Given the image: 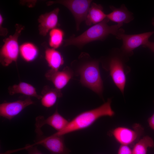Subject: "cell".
Instances as JSON below:
<instances>
[{
  "mask_svg": "<svg viewBox=\"0 0 154 154\" xmlns=\"http://www.w3.org/2000/svg\"><path fill=\"white\" fill-rule=\"evenodd\" d=\"M109 20L107 18L101 22L94 25L81 34L76 36H72L64 40V46H74L81 48L87 44L95 41L104 40L109 35L116 37L125 33L121 28L123 24H117L109 25Z\"/></svg>",
  "mask_w": 154,
  "mask_h": 154,
  "instance_id": "1",
  "label": "cell"
},
{
  "mask_svg": "<svg viewBox=\"0 0 154 154\" xmlns=\"http://www.w3.org/2000/svg\"><path fill=\"white\" fill-rule=\"evenodd\" d=\"M111 99H108L107 102L100 106L81 113L69 121L63 129L54 133L63 136L67 134L88 128L102 117L113 116L115 112L111 108Z\"/></svg>",
  "mask_w": 154,
  "mask_h": 154,
  "instance_id": "2",
  "label": "cell"
},
{
  "mask_svg": "<svg viewBox=\"0 0 154 154\" xmlns=\"http://www.w3.org/2000/svg\"><path fill=\"white\" fill-rule=\"evenodd\" d=\"M80 63L78 73L80 81L84 86L101 95L103 83L99 68V62L93 59L87 54L83 53L78 58Z\"/></svg>",
  "mask_w": 154,
  "mask_h": 154,
  "instance_id": "3",
  "label": "cell"
},
{
  "mask_svg": "<svg viewBox=\"0 0 154 154\" xmlns=\"http://www.w3.org/2000/svg\"><path fill=\"white\" fill-rule=\"evenodd\" d=\"M128 57L122 52L120 49L115 48L106 60L113 81L122 93L126 82L125 62Z\"/></svg>",
  "mask_w": 154,
  "mask_h": 154,
  "instance_id": "4",
  "label": "cell"
},
{
  "mask_svg": "<svg viewBox=\"0 0 154 154\" xmlns=\"http://www.w3.org/2000/svg\"><path fill=\"white\" fill-rule=\"evenodd\" d=\"M14 34L3 40L4 44L0 52V62L5 67L9 66L13 62H16L19 54L18 39L24 26L16 24Z\"/></svg>",
  "mask_w": 154,
  "mask_h": 154,
  "instance_id": "5",
  "label": "cell"
},
{
  "mask_svg": "<svg viewBox=\"0 0 154 154\" xmlns=\"http://www.w3.org/2000/svg\"><path fill=\"white\" fill-rule=\"evenodd\" d=\"M92 2L91 0H60L49 1L46 4L48 6L58 4L67 8L74 17L76 29L78 31L82 23L85 21Z\"/></svg>",
  "mask_w": 154,
  "mask_h": 154,
  "instance_id": "6",
  "label": "cell"
},
{
  "mask_svg": "<svg viewBox=\"0 0 154 154\" xmlns=\"http://www.w3.org/2000/svg\"><path fill=\"white\" fill-rule=\"evenodd\" d=\"M36 141L34 145H41L48 151L50 154H70L71 151L66 146L63 136L55 133L46 136L41 129L35 128Z\"/></svg>",
  "mask_w": 154,
  "mask_h": 154,
  "instance_id": "7",
  "label": "cell"
},
{
  "mask_svg": "<svg viewBox=\"0 0 154 154\" xmlns=\"http://www.w3.org/2000/svg\"><path fill=\"white\" fill-rule=\"evenodd\" d=\"M154 33V31L133 35L126 34L124 33L116 38L122 40V45L120 49L124 55L128 57L133 54V51L135 48L145 44Z\"/></svg>",
  "mask_w": 154,
  "mask_h": 154,
  "instance_id": "8",
  "label": "cell"
},
{
  "mask_svg": "<svg viewBox=\"0 0 154 154\" xmlns=\"http://www.w3.org/2000/svg\"><path fill=\"white\" fill-rule=\"evenodd\" d=\"M132 127L133 129L126 127H118L112 130L110 133L121 145H134L143 134L144 129L138 123L134 124Z\"/></svg>",
  "mask_w": 154,
  "mask_h": 154,
  "instance_id": "9",
  "label": "cell"
},
{
  "mask_svg": "<svg viewBox=\"0 0 154 154\" xmlns=\"http://www.w3.org/2000/svg\"><path fill=\"white\" fill-rule=\"evenodd\" d=\"M34 103L30 97L23 100L4 102L0 105V115L11 120L28 106Z\"/></svg>",
  "mask_w": 154,
  "mask_h": 154,
  "instance_id": "10",
  "label": "cell"
},
{
  "mask_svg": "<svg viewBox=\"0 0 154 154\" xmlns=\"http://www.w3.org/2000/svg\"><path fill=\"white\" fill-rule=\"evenodd\" d=\"M73 75L72 70L67 66L61 71L50 69L45 74L46 79L52 83L55 88L60 90L67 84Z\"/></svg>",
  "mask_w": 154,
  "mask_h": 154,
  "instance_id": "11",
  "label": "cell"
},
{
  "mask_svg": "<svg viewBox=\"0 0 154 154\" xmlns=\"http://www.w3.org/2000/svg\"><path fill=\"white\" fill-rule=\"evenodd\" d=\"M69 121L58 112L56 109L51 116L47 118L43 116H39L35 119L36 128H41L45 125L50 126L57 132L63 129L68 124Z\"/></svg>",
  "mask_w": 154,
  "mask_h": 154,
  "instance_id": "12",
  "label": "cell"
},
{
  "mask_svg": "<svg viewBox=\"0 0 154 154\" xmlns=\"http://www.w3.org/2000/svg\"><path fill=\"white\" fill-rule=\"evenodd\" d=\"M60 10L58 8L52 11L41 15L38 19L39 23L38 30L40 34L45 36L51 30L57 28L58 25V15Z\"/></svg>",
  "mask_w": 154,
  "mask_h": 154,
  "instance_id": "13",
  "label": "cell"
},
{
  "mask_svg": "<svg viewBox=\"0 0 154 154\" xmlns=\"http://www.w3.org/2000/svg\"><path fill=\"white\" fill-rule=\"evenodd\" d=\"M112 11L106 14V18L109 20L117 24L128 23L134 19L133 13L129 11L124 4H122L119 8L112 5L110 6Z\"/></svg>",
  "mask_w": 154,
  "mask_h": 154,
  "instance_id": "14",
  "label": "cell"
},
{
  "mask_svg": "<svg viewBox=\"0 0 154 154\" xmlns=\"http://www.w3.org/2000/svg\"><path fill=\"white\" fill-rule=\"evenodd\" d=\"M103 8L100 4L92 3L89 9L85 23L88 26L100 23L106 18V14L103 11Z\"/></svg>",
  "mask_w": 154,
  "mask_h": 154,
  "instance_id": "15",
  "label": "cell"
},
{
  "mask_svg": "<svg viewBox=\"0 0 154 154\" xmlns=\"http://www.w3.org/2000/svg\"><path fill=\"white\" fill-rule=\"evenodd\" d=\"M8 89L10 95L20 94L29 97H34L38 100H40L42 98V96L37 94L34 86L27 82H20L17 84L9 86Z\"/></svg>",
  "mask_w": 154,
  "mask_h": 154,
  "instance_id": "16",
  "label": "cell"
},
{
  "mask_svg": "<svg viewBox=\"0 0 154 154\" xmlns=\"http://www.w3.org/2000/svg\"><path fill=\"white\" fill-rule=\"evenodd\" d=\"M41 104L44 107L49 108L53 106L57 100L62 96L61 90L56 88H50L48 86H44L42 91Z\"/></svg>",
  "mask_w": 154,
  "mask_h": 154,
  "instance_id": "17",
  "label": "cell"
},
{
  "mask_svg": "<svg viewBox=\"0 0 154 154\" xmlns=\"http://www.w3.org/2000/svg\"><path fill=\"white\" fill-rule=\"evenodd\" d=\"M45 58L50 69L53 70H58L64 62L60 53L56 49L52 48H47L46 49Z\"/></svg>",
  "mask_w": 154,
  "mask_h": 154,
  "instance_id": "18",
  "label": "cell"
},
{
  "mask_svg": "<svg viewBox=\"0 0 154 154\" xmlns=\"http://www.w3.org/2000/svg\"><path fill=\"white\" fill-rule=\"evenodd\" d=\"M38 53L37 47L32 43L25 42L20 46L19 54L22 58L27 62L34 60L38 56Z\"/></svg>",
  "mask_w": 154,
  "mask_h": 154,
  "instance_id": "19",
  "label": "cell"
},
{
  "mask_svg": "<svg viewBox=\"0 0 154 154\" xmlns=\"http://www.w3.org/2000/svg\"><path fill=\"white\" fill-rule=\"evenodd\" d=\"M154 147L153 139L148 135L143 137L139 140L133 146V154H147V148Z\"/></svg>",
  "mask_w": 154,
  "mask_h": 154,
  "instance_id": "20",
  "label": "cell"
},
{
  "mask_svg": "<svg viewBox=\"0 0 154 154\" xmlns=\"http://www.w3.org/2000/svg\"><path fill=\"white\" fill-rule=\"evenodd\" d=\"M49 45L53 48L59 47L64 42V33L61 29L56 28L49 32Z\"/></svg>",
  "mask_w": 154,
  "mask_h": 154,
  "instance_id": "21",
  "label": "cell"
},
{
  "mask_svg": "<svg viewBox=\"0 0 154 154\" xmlns=\"http://www.w3.org/2000/svg\"><path fill=\"white\" fill-rule=\"evenodd\" d=\"M25 148L28 151V154H43L38 149L37 146L34 145H28Z\"/></svg>",
  "mask_w": 154,
  "mask_h": 154,
  "instance_id": "22",
  "label": "cell"
},
{
  "mask_svg": "<svg viewBox=\"0 0 154 154\" xmlns=\"http://www.w3.org/2000/svg\"><path fill=\"white\" fill-rule=\"evenodd\" d=\"M117 154H133L132 150L129 146L121 145L118 150Z\"/></svg>",
  "mask_w": 154,
  "mask_h": 154,
  "instance_id": "23",
  "label": "cell"
},
{
  "mask_svg": "<svg viewBox=\"0 0 154 154\" xmlns=\"http://www.w3.org/2000/svg\"><path fill=\"white\" fill-rule=\"evenodd\" d=\"M3 21V19L1 15H0V35L1 36H5L8 33L7 29L2 27V24Z\"/></svg>",
  "mask_w": 154,
  "mask_h": 154,
  "instance_id": "24",
  "label": "cell"
},
{
  "mask_svg": "<svg viewBox=\"0 0 154 154\" xmlns=\"http://www.w3.org/2000/svg\"><path fill=\"white\" fill-rule=\"evenodd\" d=\"M147 121L149 126L154 130V113L151 117L148 118Z\"/></svg>",
  "mask_w": 154,
  "mask_h": 154,
  "instance_id": "25",
  "label": "cell"
},
{
  "mask_svg": "<svg viewBox=\"0 0 154 154\" xmlns=\"http://www.w3.org/2000/svg\"><path fill=\"white\" fill-rule=\"evenodd\" d=\"M143 46L149 48L154 52V42H151L149 41Z\"/></svg>",
  "mask_w": 154,
  "mask_h": 154,
  "instance_id": "26",
  "label": "cell"
},
{
  "mask_svg": "<svg viewBox=\"0 0 154 154\" xmlns=\"http://www.w3.org/2000/svg\"><path fill=\"white\" fill-rule=\"evenodd\" d=\"M152 23L153 25L154 26V18H153L152 20Z\"/></svg>",
  "mask_w": 154,
  "mask_h": 154,
  "instance_id": "27",
  "label": "cell"
}]
</instances>
